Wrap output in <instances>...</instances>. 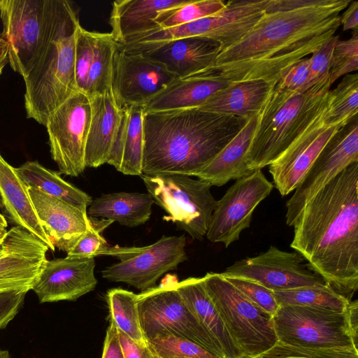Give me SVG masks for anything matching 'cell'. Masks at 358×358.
Segmentation results:
<instances>
[{
    "label": "cell",
    "mask_w": 358,
    "mask_h": 358,
    "mask_svg": "<svg viewBox=\"0 0 358 358\" xmlns=\"http://www.w3.org/2000/svg\"><path fill=\"white\" fill-rule=\"evenodd\" d=\"M351 1L322 0L310 6L264 13L206 69L231 83L264 80L275 85L294 64L334 36L341 25L340 13Z\"/></svg>",
    "instance_id": "1"
},
{
    "label": "cell",
    "mask_w": 358,
    "mask_h": 358,
    "mask_svg": "<svg viewBox=\"0 0 358 358\" xmlns=\"http://www.w3.org/2000/svg\"><path fill=\"white\" fill-rule=\"evenodd\" d=\"M293 227L290 247L351 299L358 288V162L322 188Z\"/></svg>",
    "instance_id": "2"
},
{
    "label": "cell",
    "mask_w": 358,
    "mask_h": 358,
    "mask_svg": "<svg viewBox=\"0 0 358 358\" xmlns=\"http://www.w3.org/2000/svg\"><path fill=\"white\" fill-rule=\"evenodd\" d=\"M248 120L199 107L144 112L142 174L195 176Z\"/></svg>",
    "instance_id": "3"
},
{
    "label": "cell",
    "mask_w": 358,
    "mask_h": 358,
    "mask_svg": "<svg viewBox=\"0 0 358 358\" xmlns=\"http://www.w3.org/2000/svg\"><path fill=\"white\" fill-rule=\"evenodd\" d=\"M78 11L69 0H48L43 37L23 78L27 118L45 125L49 115L73 94Z\"/></svg>",
    "instance_id": "4"
},
{
    "label": "cell",
    "mask_w": 358,
    "mask_h": 358,
    "mask_svg": "<svg viewBox=\"0 0 358 358\" xmlns=\"http://www.w3.org/2000/svg\"><path fill=\"white\" fill-rule=\"evenodd\" d=\"M331 85L329 76L303 92L274 86L247 152L251 171L269 166L287 150L327 104Z\"/></svg>",
    "instance_id": "5"
},
{
    "label": "cell",
    "mask_w": 358,
    "mask_h": 358,
    "mask_svg": "<svg viewBox=\"0 0 358 358\" xmlns=\"http://www.w3.org/2000/svg\"><path fill=\"white\" fill-rule=\"evenodd\" d=\"M202 280L230 336L246 358L259 357L278 342L272 316L250 301L221 273H207Z\"/></svg>",
    "instance_id": "6"
},
{
    "label": "cell",
    "mask_w": 358,
    "mask_h": 358,
    "mask_svg": "<svg viewBox=\"0 0 358 358\" xmlns=\"http://www.w3.org/2000/svg\"><path fill=\"white\" fill-rule=\"evenodd\" d=\"M178 282L175 275L167 274L159 286L137 294L145 341L157 336L171 334L190 340L212 354L225 358L222 349L182 299L176 287Z\"/></svg>",
    "instance_id": "7"
},
{
    "label": "cell",
    "mask_w": 358,
    "mask_h": 358,
    "mask_svg": "<svg viewBox=\"0 0 358 358\" xmlns=\"http://www.w3.org/2000/svg\"><path fill=\"white\" fill-rule=\"evenodd\" d=\"M278 342L299 347L357 349V329L346 310L284 305L272 317Z\"/></svg>",
    "instance_id": "8"
},
{
    "label": "cell",
    "mask_w": 358,
    "mask_h": 358,
    "mask_svg": "<svg viewBox=\"0 0 358 358\" xmlns=\"http://www.w3.org/2000/svg\"><path fill=\"white\" fill-rule=\"evenodd\" d=\"M148 194L169 215L164 217L201 241L206 235L217 201L211 185L178 174L141 176Z\"/></svg>",
    "instance_id": "9"
},
{
    "label": "cell",
    "mask_w": 358,
    "mask_h": 358,
    "mask_svg": "<svg viewBox=\"0 0 358 358\" xmlns=\"http://www.w3.org/2000/svg\"><path fill=\"white\" fill-rule=\"evenodd\" d=\"M184 235L162 236L155 243L141 248L108 246L103 255L120 262L106 267L102 277L110 282H121L144 292L155 287L161 276L187 258Z\"/></svg>",
    "instance_id": "10"
},
{
    "label": "cell",
    "mask_w": 358,
    "mask_h": 358,
    "mask_svg": "<svg viewBox=\"0 0 358 358\" xmlns=\"http://www.w3.org/2000/svg\"><path fill=\"white\" fill-rule=\"evenodd\" d=\"M91 118L90 98L76 92L48 117L51 157L59 173L76 177L85 169V150Z\"/></svg>",
    "instance_id": "11"
},
{
    "label": "cell",
    "mask_w": 358,
    "mask_h": 358,
    "mask_svg": "<svg viewBox=\"0 0 358 358\" xmlns=\"http://www.w3.org/2000/svg\"><path fill=\"white\" fill-rule=\"evenodd\" d=\"M357 162V116L340 128L329 140L287 201V225L293 227L306 204L345 168Z\"/></svg>",
    "instance_id": "12"
},
{
    "label": "cell",
    "mask_w": 358,
    "mask_h": 358,
    "mask_svg": "<svg viewBox=\"0 0 358 358\" xmlns=\"http://www.w3.org/2000/svg\"><path fill=\"white\" fill-rule=\"evenodd\" d=\"M273 187L262 169L236 180L217 201L206 235L208 240L226 248L238 241L241 232L250 227L255 208Z\"/></svg>",
    "instance_id": "13"
},
{
    "label": "cell",
    "mask_w": 358,
    "mask_h": 358,
    "mask_svg": "<svg viewBox=\"0 0 358 358\" xmlns=\"http://www.w3.org/2000/svg\"><path fill=\"white\" fill-rule=\"evenodd\" d=\"M221 273L254 280L273 292L327 283L301 254L275 246L236 261Z\"/></svg>",
    "instance_id": "14"
},
{
    "label": "cell",
    "mask_w": 358,
    "mask_h": 358,
    "mask_svg": "<svg viewBox=\"0 0 358 358\" xmlns=\"http://www.w3.org/2000/svg\"><path fill=\"white\" fill-rule=\"evenodd\" d=\"M48 0H0L1 32L11 69L22 78L42 40Z\"/></svg>",
    "instance_id": "15"
},
{
    "label": "cell",
    "mask_w": 358,
    "mask_h": 358,
    "mask_svg": "<svg viewBox=\"0 0 358 358\" xmlns=\"http://www.w3.org/2000/svg\"><path fill=\"white\" fill-rule=\"evenodd\" d=\"M176 79L163 65L142 53L119 48L115 52L111 91L121 108L143 107Z\"/></svg>",
    "instance_id": "16"
},
{
    "label": "cell",
    "mask_w": 358,
    "mask_h": 358,
    "mask_svg": "<svg viewBox=\"0 0 358 358\" xmlns=\"http://www.w3.org/2000/svg\"><path fill=\"white\" fill-rule=\"evenodd\" d=\"M327 103L328 101L287 150L269 165L273 186L282 196L295 190L324 145L343 127L324 124Z\"/></svg>",
    "instance_id": "17"
},
{
    "label": "cell",
    "mask_w": 358,
    "mask_h": 358,
    "mask_svg": "<svg viewBox=\"0 0 358 358\" xmlns=\"http://www.w3.org/2000/svg\"><path fill=\"white\" fill-rule=\"evenodd\" d=\"M117 48L118 43L111 33L90 31L79 26L76 35L74 62L78 92L91 98L111 90Z\"/></svg>",
    "instance_id": "18"
},
{
    "label": "cell",
    "mask_w": 358,
    "mask_h": 358,
    "mask_svg": "<svg viewBox=\"0 0 358 358\" xmlns=\"http://www.w3.org/2000/svg\"><path fill=\"white\" fill-rule=\"evenodd\" d=\"M48 247L21 227L8 231L0 243V293L29 291L47 260Z\"/></svg>",
    "instance_id": "19"
},
{
    "label": "cell",
    "mask_w": 358,
    "mask_h": 358,
    "mask_svg": "<svg viewBox=\"0 0 358 358\" xmlns=\"http://www.w3.org/2000/svg\"><path fill=\"white\" fill-rule=\"evenodd\" d=\"M94 267V257L47 259L31 290L40 303L76 301L95 289Z\"/></svg>",
    "instance_id": "20"
},
{
    "label": "cell",
    "mask_w": 358,
    "mask_h": 358,
    "mask_svg": "<svg viewBox=\"0 0 358 358\" xmlns=\"http://www.w3.org/2000/svg\"><path fill=\"white\" fill-rule=\"evenodd\" d=\"M37 217L56 248L67 252L90 224L87 213L35 187H27Z\"/></svg>",
    "instance_id": "21"
},
{
    "label": "cell",
    "mask_w": 358,
    "mask_h": 358,
    "mask_svg": "<svg viewBox=\"0 0 358 358\" xmlns=\"http://www.w3.org/2000/svg\"><path fill=\"white\" fill-rule=\"evenodd\" d=\"M220 52V45L214 40L188 37L140 53L163 65L177 78H182L214 66Z\"/></svg>",
    "instance_id": "22"
},
{
    "label": "cell",
    "mask_w": 358,
    "mask_h": 358,
    "mask_svg": "<svg viewBox=\"0 0 358 358\" xmlns=\"http://www.w3.org/2000/svg\"><path fill=\"white\" fill-rule=\"evenodd\" d=\"M187 0H117L113 2L110 17L111 34L119 45L132 43L160 29L154 22L162 10Z\"/></svg>",
    "instance_id": "23"
},
{
    "label": "cell",
    "mask_w": 358,
    "mask_h": 358,
    "mask_svg": "<svg viewBox=\"0 0 358 358\" xmlns=\"http://www.w3.org/2000/svg\"><path fill=\"white\" fill-rule=\"evenodd\" d=\"M91 118L87 133L85 164L97 168L107 164L120 126L122 108L112 91L91 98Z\"/></svg>",
    "instance_id": "24"
},
{
    "label": "cell",
    "mask_w": 358,
    "mask_h": 358,
    "mask_svg": "<svg viewBox=\"0 0 358 358\" xmlns=\"http://www.w3.org/2000/svg\"><path fill=\"white\" fill-rule=\"evenodd\" d=\"M231 83L212 76L205 69L174 80L143 106L144 112L199 107L214 94Z\"/></svg>",
    "instance_id": "25"
},
{
    "label": "cell",
    "mask_w": 358,
    "mask_h": 358,
    "mask_svg": "<svg viewBox=\"0 0 358 358\" xmlns=\"http://www.w3.org/2000/svg\"><path fill=\"white\" fill-rule=\"evenodd\" d=\"M0 198L9 219L43 241L49 249L55 248L45 232L32 202L15 168L0 153Z\"/></svg>",
    "instance_id": "26"
},
{
    "label": "cell",
    "mask_w": 358,
    "mask_h": 358,
    "mask_svg": "<svg viewBox=\"0 0 358 358\" xmlns=\"http://www.w3.org/2000/svg\"><path fill=\"white\" fill-rule=\"evenodd\" d=\"M176 287L189 309L222 349L225 358H246L230 336L206 291L202 278L191 277L178 281Z\"/></svg>",
    "instance_id": "27"
},
{
    "label": "cell",
    "mask_w": 358,
    "mask_h": 358,
    "mask_svg": "<svg viewBox=\"0 0 358 358\" xmlns=\"http://www.w3.org/2000/svg\"><path fill=\"white\" fill-rule=\"evenodd\" d=\"M259 120V114L250 118L242 129L195 176L211 186H222L252 171L248 168L247 152Z\"/></svg>",
    "instance_id": "28"
},
{
    "label": "cell",
    "mask_w": 358,
    "mask_h": 358,
    "mask_svg": "<svg viewBox=\"0 0 358 358\" xmlns=\"http://www.w3.org/2000/svg\"><path fill=\"white\" fill-rule=\"evenodd\" d=\"M274 86L264 80L231 83L199 108L211 113L250 119L260 113Z\"/></svg>",
    "instance_id": "29"
},
{
    "label": "cell",
    "mask_w": 358,
    "mask_h": 358,
    "mask_svg": "<svg viewBox=\"0 0 358 358\" xmlns=\"http://www.w3.org/2000/svg\"><path fill=\"white\" fill-rule=\"evenodd\" d=\"M144 109L122 108V117L107 164L125 175H142Z\"/></svg>",
    "instance_id": "30"
},
{
    "label": "cell",
    "mask_w": 358,
    "mask_h": 358,
    "mask_svg": "<svg viewBox=\"0 0 358 358\" xmlns=\"http://www.w3.org/2000/svg\"><path fill=\"white\" fill-rule=\"evenodd\" d=\"M154 203L148 193L103 194L92 200L87 213L90 217H103L126 227H135L149 220Z\"/></svg>",
    "instance_id": "31"
},
{
    "label": "cell",
    "mask_w": 358,
    "mask_h": 358,
    "mask_svg": "<svg viewBox=\"0 0 358 358\" xmlns=\"http://www.w3.org/2000/svg\"><path fill=\"white\" fill-rule=\"evenodd\" d=\"M15 171L27 187L38 188L83 211L87 212L92 201L90 195L65 181L59 173L44 167L37 161H27L15 168Z\"/></svg>",
    "instance_id": "32"
},
{
    "label": "cell",
    "mask_w": 358,
    "mask_h": 358,
    "mask_svg": "<svg viewBox=\"0 0 358 358\" xmlns=\"http://www.w3.org/2000/svg\"><path fill=\"white\" fill-rule=\"evenodd\" d=\"M279 306L294 305L347 310L350 299L328 283L273 292Z\"/></svg>",
    "instance_id": "33"
},
{
    "label": "cell",
    "mask_w": 358,
    "mask_h": 358,
    "mask_svg": "<svg viewBox=\"0 0 358 358\" xmlns=\"http://www.w3.org/2000/svg\"><path fill=\"white\" fill-rule=\"evenodd\" d=\"M106 299L110 322L131 340L146 343L141 327L137 294L121 288H114L108 291Z\"/></svg>",
    "instance_id": "34"
},
{
    "label": "cell",
    "mask_w": 358,
    "mask_h": 358,
    "mask_svg": "<svg viewBox=\"0 0 358 358\" xmlns=\"http://www.w3.org/2000/svg\"><path fill=\"white\" fill-rule=\"evenodd\" d=\"M358 74H346L334 90H329L324 122L327 126L345 125L357 116Z\"/></svg>",
    "instance_id": "35"
},
{
    "label": "cell",
    "mask_w": 358,
    "mask_h": 358,
    "mask_svg": "<svg viewBox=\"0 0 358 358\" xmlns=\"http://www.w3.org/2000/svg\"><path fill=\"white\" fill-rule=\"evenodd\" d=\"M225 7L222 0H187L181 5L161 11L154 22L160 29L173 28L213 15Z\"/></svg>",
    "instance_id": "36"
},
{
    "label": "cell",
    "mask_w": 358,
    "mask_h": 358,
    "mask_svg": "<svg viewBox=\"0 0 358 358\" xmlns=\"http://www.w3.org/2000/svg\"><path fill=\"white\" fill-rule=\"evenodd\" d=\"M146 343L159 358H220L190 340L171 334L157 336Z\"/></svg>",
    "instance_id": "37"
},
{
    "label": "cell",
    "mask_w": 358,
    "mask_h": 358,
    "mask_svg": "<svg viewBox=\"0 0 358 358\" xmlns=\"http://www.w3.org/2000/svg\"><path fill=\"white\" fill-rule=\"evenodd\" d=\"M255 358H358V350L348 347H299L277 342Z\"/></svg>",
    "instance_id": "38"
},
{
    "label": "cell",
    "mask_w": 358,
    "mask_h": 358,
    "mask_svg": "<svg viewBox=\"0 0 358 358\" xmlns=\"http://www.w3.org/2000/svg\"><path fill=\"white\" fill-rule=\"evenodd\" d=\"M90 224L88 229L72 244L67 256L72 257H96L103 255V252L109 246L101 233L113 222L110 220H98L89 217Z\"/></svg>",
    "instance_id": "39"
},
{
    "label": "cell",
    "mask_w": 358,
    "mask_h": 358,
    "mask_svg": "<svg viewBox=\"0 0 358 358\" xmlns=\"http://www.w3.org/2000/svg\"><path fill=\"white\" fill-rule=\"evenodd\" d=\"M358 69V29L352 30V36L338 40L333 52L329 77L333 84L338 78Z\"/></svg>",
    "instance_id": "40"
},
{
    "label": "cell",
    "mask_w": 358,
    "mask_h": 358,
    "mask_svg": "<svg viewBox=\"0 0 358 358\" xmlns=\"http://www.w3.org/2000/svg\"><path fill=\"white\" fill-rule=\"evenodd\" d=\"M224 277L250 301L272 317L278 309L279 305L273 291L250 279L236 276Z\"/></svg>",
    "instance_id": "41"
},
{
    "label": "cell",
    "mask_w": 358,
    "mask_h": 358,
    "mask_svg": "<svg viewBox=\"0 0 358 358\" xmlns=\"http://www.w3.org/2000/svg\"><path fill=\"white\" fill-rule=\"evenodd\" d=\"M338 40V35L333 36L308 58L310 83L312 86L329 76L334 50Z\"/></svg>",
    "instance_id": "42"
},
{
    "label": "cell",
    "mask_w": 358,
    "mask_h": 358,
    "mask_svg": "<svg viewBox=\"0 0 358 358\" xmlns=\"http://www.w3.org/2000/svg\"><path fill=\"white\" fill-rule=\"evenodd\" d=\"M276 85L296 92H303L311 87L309 59L303 58L297 62L283 75Z\"/></svg>",
    "instance_id": "43"
},
{
    "label": "cell",
    "mask_w": 358,
    "mask_h": 358,
    "mask_svg": "<svg viewBox=\"0 0 358 358\" xmlns=\"http://www.w3.org/2000/svg\"><path fill=\"white\" fill-rule=\"evenodd\" d=\"M26 290H12L0 293V330L5 328L22 308Z\"/></svg>",
    "instance_id": "44"
},
{
    "label": "cell",
    "mask_w": 358,
    "mask_h": 358,
    "mask_svg": "<svg viewBox=\"0 0 358 358\" xmlns=\"http://www.w3.org/2000/svg\"><path fill=\"white\" fill-rule=\"evenodd\" d=\"M118 332L124 358H159L147 343L136 342L119 330Z\"/></svg>",
    "instance_id": "45"
},
{
    "label": "cell",
    "mask_w": 358,
    "mask_h": 358,
    "mask_svg": "<svg viewBox=\"0 0 358 358\" xmlns=\"http://www.w3.org/2000/svg\"><path fill=\"white\" fill-rule=\"evenodd\" d=\"M101 358H124L118 329L112 322L106 330Z\"/></svg>",
    "instance_id": "46"
},
{
    "label": "cell",
    "mask_w": 358,
    "mask_h": 358,
    "mask_svg": "<svg viewBox=\"0 0 358 358\" xmlns=\"http://www.w3.org/2000/svg\"><path fill=\"white\" fill-rule=\"evenodd\" d=\"M321 1L322 0H268L264 13L292 10L315 5Z\"/></svg>",
    "instance_id": "47"
},
{
    "label": "cell",
    "mask_w": 358,
    "mask_h": 358,
    "mask_svg": "<svg viewBox=\"0 0 358 358\" xmlns=\"http://www.w3.org/2000/svg\"><path fill=\"white\" fill-rule=\"evenodd\" d=\"M340 19L343 31L358 29V1H351Z\"/></svg>",
    "instance_id": "48"
},
{
    "label": "cell",
    "mask_w": 358,
    "mask_h": 358,
    "mask_svg": "<svg viewBox=\"0 0 358 358\" xmlns=\"http://www.w3.org/2000/svg\"><path fill=\"white\" fill-rule=\"evenodd\" d=\"M8 62V46L3 35L0 33V75Z\"/></svg>",
    "instance_id": "49"
},
{
    "label": "cell",
    "mask_w": 358,
    "mask_h": 358,
    "mask_svg": "<svg viewBox=\"0 0 358 358\" xmlns=\"http://www.w3.org/2000/svg\"><path fill=\"white\" fill-rule=\"evenodd\" d=\"M8 222L4 217L1 213H0V243H1L4 239L6 238L8 230Z\"/></svg>",
    "instance_id": "50"
},
{
    "label": "cell",
    "mask_w": 358,
    "mask_h": 358,
    "mask_svg": "<svg viewBox=\"0 0 358 358\" xmlns=\"http://www.w3.org/2000/svg\"><path fill=\"white\" fill-rule=\"evenodd\" d=\"M0 358H10L8 351L0 348Z\"/></svg>",
    "instance_id": "51"
},
{
    "label": "cell",
    "mask_w": 358,
    "mask_h": 358,
    "mask_svg": "<svg viewBox=\"0 0 358 358\" xmlns=\"http://www.w3.org/2000/svg\"><path fill=\"white\" fill-rule=\"evenodd\" d=\"M3 207V205H2V203H1V198H0V210L2 209Z\"/></svg>",
    "instance_id": "52"
}]
</instances>
